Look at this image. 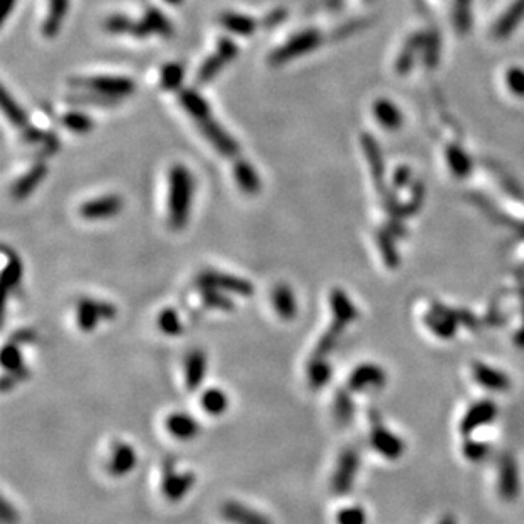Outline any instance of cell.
Listing matches in <instances>:
<instances>
[{"mask_svg":"<svg viewBox=\"0 0 524 524\" xmlns=\"http://www.w3.org/2000/svg\"><path fill=\"white\" fill-rule=\"evenodd\" d=\"M218 53L229 63L236 58L238 53H240V48H238V45L231 40V38H221L218 41Z\"/></svg>","mask_w":524,"mask_h":524,"instance_id":"obj_50","label":"cell"},{"mask_svg":"<svg viewBox=\"0 0 524 524\" xmlns=\"http://www.w3.org/2000/svg\"><path fill=\"white\" fill-rule=\"evenodd\" d=\"M36 333L33 331V329H21V331H17L14 336H12L11 341H14V343L17 345H28V343H34L36 341Z\"/></svg>","mask_w":524,"mask_h":524,"instance_id":"obj_53","label":"cell"},{"mask_svg":"<svg viewBox=\"0 0 524 524\" xmlns=\"http://www.w3.org/2000/svg\"><path fill=\"white\" fill-rule=\"evenodd\" d=\"M235 179L241 192L248 194V196H255V194L260 192V185L262 184H260L257 172L246 160H238L235 163Z\"/></svg>","mask_w":524,"mask_h":524,"instance_id":"obj_29","label":"cell"},{"mask_svg":"<svg viewBox=\"0 0 524 524\" xmlns=\"http://www.w3.org/2000/svg\"><path fill=\"white\" fill-rule=\"evenodd\" d=\"M143 19L148 23L151 33L153 34H160V36H163V38H170L173 34V28H172L170 21H168L157 7L146 9Z\"/></svg>","mask_w":524,"mask_h":524,"instance_id":"obj_38","label":"cell"},{"mask_svg":"<svg viewBox=\"0 0 524 524\" xmlns=\"http://www.w3.org/2000/svg\"><path fill=\"white\" fill-rule=\"evenodd\" d=\"M70 85L77 87L82 90H92V92H99L109 97L123 99L128 97L134 92V82L128 77H109V75H99V77H73L70 80Z\"/></svg>","mask_w":524,"mask_h":524,"instance_id":"obj_4","label":"cell"},{"mask_svg":"<svg viewBox=\"0 0 524 524\" xmlns=\"http://www.w3.org/2000/svg\"><path fill=\"white\" fill-rule=\"evenodd\" d=\"M358 28H362L360 21H357V23H348L346 26H343V28H341V29H338L336 36H348V34H352V33L357 31Z\"/></svg>","mask_w":524,"mask_h":524,"instance_id":"obj_56","label":"cell"},{"mask_svg":"<svg viewBox=\"0 0 524 524\" xmlns=\"http://www.w3.org/2000/svg\"><path fill=\"white\" fill-rule=\"evenodd\" d=\"M489 453H491V446L480 443V441L467 440L465 445H463V455L470 462H482Z\"/></svg>","mask_w":524,"mask_h":524,"instance_id":"obj_47","label":"cell"},{"mask_svg":"<svg viewBox=\"0 0 524 524\" xmlns=\"http://www.w3.org/2000/svg\"><path fill=\"white\" fill-rule=\"evenodd\" d=\"M158 328L163 335L167 336H180L184 331V323H182L180 314L173 307H167L158 314Z\"/></svg>","mask_w":524,"mask_h":524,"instance_id":"obj_37","label":"cell"},{"mask_svg":"<svg viewBox=\"0 0 524 524\" xmlns=\"http://www.w3.org/2000/svg\"><path fill=\"white\" fill-rule=\"evenodd\" d=\"M329 304H331L333 318L340 319V321L346 323L348 326L358 318L357 306L353 304L352 299L348 297V294L343 289L331 290V294H329Z\"/></svg>","mask_w":524,"mask_h":524,"instance_id":"obj_23","label":"cell"},{"mask_svg":"<svg viewBox=\"0 0 524 524\" xmlns=\"http://www.w3.org/2000/svg\"><path fill=\"white\" fill-rule=\"evenodd\" d=\"M226 63H228L226 60H224L223 56H221V55L218 53V51H216V53L212 55V56H209V58H207L206 62L202 63V67L199 68V72H197V79H196V80H197V84H199V85H206V84H209V82H211L212 79H214V77L218 75V73H219L221 70H223V67H224V65H226Z\"/></svg>","mask_w":524,"mask_h":524,"instance_id":"obj_40","label":"cell"},{"mask_svg":"<svg viewBox=\"0 0 524 524\" xmlns=\"http://www.w3.org/2000/svg\"><path fill=\"white\" fill-rule=\"evenodd\" d=\"M524 16V0H519L518 4H514L513 7L509 9L508 14L504 16V19L499 23V28H497V34H508L514 29V26H518L519 21L523 19Z\"/></svg>","mask_w":524,"mask_h":524,"instance_id":"obj_44","label":"cell"},{"mask_svg":"<svg viewBox=\"0 0 524 524\" xmlns=\"http://www.w3.org/2000/svg\"><path fill=\"white\" fill-rule=\"evenodd\" d=\"M179 99L182 107L192 116L196 123L211 116L209 104H207L206 99H204L201 94H197L194 89H182L179 92Z\"/></svg>","mask_w":524,"mask_h":524,"instance_id":"obj_25","label":"cell"},{"mask_svg":"<svg viewBox=\"0 0 524 524\" xmlns=\"http://www.w3.org/2000/svg\"><path fill=\"white\" fill-rule=\"evenodd\" d=\"M196 474L194 472H177L172 460H167L163 465V482L162 491L170 502H180L196 485Z\"/></svg>","mask_w":524,"mask_h":524,"instance_id":"obj_8","label":"cell"},{"mask_svg":"<svg viewBox=\"0 0 524 524\" xmlns=\"http://www.w3.org/2000/svg\"><path fill=\"white\" fill-rule=\"evenodd\" d=\"M197 126L204 136L209 140L211 145L214 146L221 155H224V157H229V158L238 157V153H240V145L235 141V138L229 136V134L224 131L223 126L218 124L214 119H212V116H209V118H206V119L197 121Z\"/></svg>","mask_w":524,"mask_h":524,"instance_id":"obj_9","label":"cell"},{"mask_svg":"<svg viewBox=\"0 0 524 524\" xmlns=\"http://www.w3.org/2000/svg\"><path fill=\"white\" fill-rule=\"evenodd\" d=\"M182 80H184V67L179 63H168L165 65L162 75H160V85L162 89L168 90H180L182 87Z\"/></svg>","mask_w":524,"mask_h":524,"instance_id":"obj_42","label":"cell"},{"mask_svg":"<svg viewBox=\"0 0 524 524\" xmlns=\"http://www.w3.org/2000/svg\"><path fill=\"white\" fill-rule=\"evenodd\" d=\"M387 384V374L375 363H363L350 375L346 387L352 392H365L368 389H382Z\"/></svg>","mask_w":524,"mask_h":524,"instance_id":"obj_10","label":"cell"},{"mask_svg":"<svg viewBox=\"0 0 524 524\" xmlns=\"http://www.w3.org/2000/svg\"><path fill=\"white\" fill-rule=\"evenodd\" d=\"M138 465V453L131 445L128 443H116L112 448L111 462L107 465V472L112 477H126L134 470Z\"/></svg>","mask_w":524,"mask_h":524,"instance_id":"obj_16","label":"cell"},{"mask_svg":"<svg viewBox=\"0 0 524 524\" xmlns=\"http://www.w3.org/2000/svg\"><path fill=\"white\" fill-rule=\"evenodd\" d=\"M358 469H360V453L355 448H346L341 452L338 458L336 470L331 479V489L338 496H345L353 489L355 479H357Z\"/></svg>","mask_w":524,"mask_h":524,"instance_id":"obj_6","label":"cell"},{"mask_svg":"<svg viewBox=\"0 0 524 524\" xmlns=\"http://www.w3.org/2000/svg\"><path fill=\"white\" fill-rule=\"evenodd\" d=\"M407 180H409V170H406V168H399L396 173V177H394V184H396L397 187H402V185L407 184Z\"/></svg>","mask_w":524,"mask_h":524,"instance_id":"obj_57","label":"cell"},{"mask_svg":"<svg viewBox=\"0 0 524 524\" xmlns=\"http://www.w3.org/2000/svg\"><path fill=\"white\" fill-rule=\"evenodd\" d=\"M521 492V479L516 458L511 453H504L499 460V494L504 501L513 502Z\"/></svg>","mask_w":524,"mask_h":524,"instance_id":"obj_11","label":"cell"},{"mask_svg":"<svg viewBox=\"0 0 524 524\" xmlns=\"http://www.w3.org/2000/svg\"><path fill=\"white\" fill-rule=\"evenodd\" d=\"M497 416V406L491 399H484L475 402L474 406L467 411L460 423V433L463 436H470L480 426L492 423Z\"/></svg>","mask_w":524,"mask_h":524,"instance_id":"obj_13","label":"cell"},{"mask_svg":"<svg viewBox=\"0 0 524 524\" xmlns=\"http://www.w3.org/2000/svg\"><path fill=\"white\" fill-rule=\"evenodd\" d=\"M219 23L224 29H228V31L235 34H240V36H251L258 28V23L253 17L236 14V12L231 11L223 12V14L219 16Z\"/></svg>","mask_w":524,"mask_h":524,"instance_id":"obj_26","label":"cell"},{"mask_svg":"<svg viewBox=\"0 0 524 524\" xmlns=\"http://www.w3.org/2000/svg\"><path fill=\"white\" fill-rule=\"evenodd\" d=\"M17 519H19V514L17 511L9 504V501H4L2 504V523L4 524H16Z\"/></svg>","mask_w":524,"mask_h":524,"instance_id":"obj_54","label":"cell"},{"mask_svg":"<svg viewBox=\"0 0 524 524\" xmlns=\"http://www.w3.org/2000/svg\"><path fill=\"white\" fill-rule=\"evenodd\" d=\"M46 134L48 133L41 131V129L28 126V128L23 129V141L28 143V145H41V143L45 141Z\"/></svg>","mask_w":524,"mask_h":524,"instance_id":"obj_51","label":"cell"},{"mask_svg":"<svg viewBox=\"0 0 524 524\" xmlns=\"http://www.w3.org/2000/svg\"><path fill=\"white\" fill-rule=\"evenodd\" d=\"M196 284L197 287H212L221 290V292L235 294L238 297H251L255 292L253 284L248 279H241V277L223 274V272L216 270L201 272L197 275Z\"/></svg>","mask_w":524,"mask_h":524,"instance_id":"obj_5","label":"cell"},{"mask_svg":"<svg viewBox=\"0 0 524 524\" xmlns=\"http://www.w3.org/2000/svg\"><path fill=\"white\" fill-rule=\"evenodd\" d=\"M75 318L77 326L84 333H90L97 329L101 323L112 321V319L118 318V307L112 302L85 297L77 304Z\"/></svg>","mask_w":524,"mask_h":524,"instance_id":"obj_3","label":"cell"},{"mask_svg":"<svg viewBox=\"0 0 524 524\" xmlns=\"http://www.w3.org/2000/svg\"><path fill=\"white\" fill-rule=\"evenodd\" d=\"M352 394L353 392L346 387L340 389L335 396V416L341 424H348L353 419L355 402Z\"/></svg>","mask_w":524,"mask_h":524,"instance_id":"obj_35","label":"cell"},{"mask_svg":"<svg viewBox=\"0 0 524 524\" xmlns=\"http://www.w3.org/2000/svg\"><path fill=\"white\" fill-rule=\"evenodd\" d=\"M285 19H287V11H284V9H275V11H272L270 14L263 19L262 24L265 29H272L277 28L279 24H282Z\"/></svg>","mask_w":524,"mask_h":524,"instance_id":"obj_52","label":"cell"},{"mask_svg":"<svg viewBox=\"0 0 524 524\" xmlns=\"http://www.w3.org/2000/svg\"><path fill=\"white\" fill-rule=\"evenodd\" d=\"M2 109L4 114L7 116V119L11 121L16 128L26 129L29 126V119L28 116H26V112L23 111V107L9 95L7 89H2Z\"/></svg>","mask_w":524,"mask_h":524,"instance_id":"obj_36","label":"cell"},{"mask_svg":"<svg viewBox=\"0 0 524 524\" xmlns=\"http://www.w3.org/2000/svg\"><path fill=\"white\" fill-rule=\"evenodd\" d=\"M323 36L318 29H306V31L294 34L285 45L279 46L275 51H272V55L268 56V63L272 67H282L290 60L299 58V56L309 53L321 45Z\"/></svg>","mask_w":524,"mask_h":524,"instance_id":"obj_2","label":"cell"},{"mask_svg":"<svg viewBox=\"0 0 524 524\" xmlns=\"http://www.w3.org/2000/svg\"><path fill=\"white\" fill-rule=\"evenodd\" d=\"M67 101L73 104V106H95V107H114L116 104L121 102V99L109 97V95H104L99 92H92V90H87V92H75L67 95Z\"/></svg>","mask_w":524,"mask_h":524,"instance_id":"obj_33","label":"cell"},{"mask_svg":"<svg viewBox=\"0 0 524 524\" xmlns=\"http://www.w3.org/2000/svg\"><path fill=\"white\" fill-rule=\"evenodd\" d=\"M4 253H6V258H7V265H6V270H4V292H6V296H9V294L12 292V290H16L17 287H19L21 280H23V262H21V258L17 257L16 251H11L7 248V246H4Z\"/></svg>","mask_w":524,"mask_h":524,"instance_id":"obj_27","label":"cell"},{"mask_svg":"<svg viewBox=\"0 0 524 524\" xmlns=\"http://www.w3.org/2000/svg\"><path fill=\"white\" fill-rule=\"evenodd\" d=\"M199 290H201L202 302L211 309L224 311V313L235 309V302L231 297L226 296V292H221V290L212 287H199Z\"/></svg>","mask_w":524,"mask_h":524,"instance_id":"obj_34","label":"cell"},{"mask_svg":"<svg viewBox=\"0 0 524 524\" xmlns=\"http://www.w3.org/2000/svg\"><path fill=\"white\" fill-rule=\"evenodd\" d=\"M165 2L170 4V6H180V4L184 2V0H165Z\"/></svg>","mask_w":524,"mask_h":524,"instance_id":"obj_59","label":"cell"},{"mask_svg":"<svg viewBox=\"0 0 524 524\" xmlns=\"http://www.w3.org/2000/svg\"><path fill=\"white\" fill-rule=\"evenodd\" d=\"M133 26H134V21L123 14H114V16L107 17L106 23H104V28L112 34H123V33L131 34Z\"/></svg>","mask_w":524,"mask_h":524,"instance_id":"obj_46","label":"cell"},{"mask_svg":"<svg viewBox=\"0 0 524 524\" xmlns=\"http://www.w3.org/2000/svg\"><path fill=\"white\" fill-rule=\"evenodd\" d=\"M333 368L326 358H309L307 363V382L314 391L326 387L331 382Z\"/></svg>","mask_w":524,"mask_h":524,"instance_id":"obj_28","label":"cell"},{"mask_svg":"<svg viewBox=\"0 0 524 524\" xmlns=\"http://www.w3.org/2000/svg\"><path fill=\"white\" fill-rule=\"evenodd\" d=\"M272 301H274L275 313L284 319V321H292L297 316V299L292 287L289 284H279L272 292Z\"/></svg>","mask_w":524,"mask_h":524,"instance_id":"obj_22","label":"cell"},{"mask_svg":"<svg viewBox=\"0 0 524 524\" xmlns=\"http://www.w3.org/2000/svg\"><path fill=\"white\" fill-rule=\"evenodd\" d=\"M472 374H474V379L482 385V387L489 389V391L494 392H506L509 391L511 387V380L508 374L504 372L497 370V368L485 365L482 362H475L472 365Z\"/></svg>","mask_w":524,"mask_h":524,"instance_id":"obj_18","label":"cell"},{"mask_svg":"<svg viewBox=\"0 0 524 524\" xmlns=\"http://www.w3.org/2000/svg\"><path fill=\"white\" fill-rule=\"evenodd\" d=\"M362 145L363 150H365L368 163H370L372 168V175H374V182L379 189V192L384 196H387L389 190L385 189V182H384V162H382V153H380L379 145H377L375 140L368 134H363L362 136Z\"/></svg>","mask_w":524,"mask_h":524,"instance_id":"obj_21","label":"cell"},{"mask_svg":"<svg viewBox=\"0 0 524 524\" xmlns=\"http://www.w3.org/2000/svg\"><path fill=\"white\" fill-rule=\"evenodd\" d=\"M62 124L75 134H89L94 129V121L79 111L67 112L62 118Z\"/></svg>","mask_w":524,"mask_h":524,"instance_id":"obj_39","label":"cell"},{"mask_svg":"<svg viewBox=\"0 0 524 524\" xmlns=\"http://www.w3.org/2000/svg\"><path fill=\"white\" fill-rule=\"evenodd\" d=\"M185 385L190 392H196L201 387L207 374V355L204 350H192L185 357Z\"/></svg>","mask_w":524,"mask_h":524,"instance_id":"obj_19","label":"cell"},{"mask_svg":"<svg viewBox=\"0 0 524 524\" xmlns=\"http://www.w3.org/2000/svg\"><path fill=\"white\" fill-rule=\"evenodd\" d=\"M165 426L173 438L180 441L196 440L201 435V424L187 413H172L165 421Z\"/></svg>","mask_w":524,"mask_h":524,"instance_id":"obj_17","label":"cell"},{"mask_svg":"<svg viewBox=\"0 0 524 524\" xmlns=\"http://www.w3.org/2000/svg\"><path fill=\"white\" fill-rule=\"evenodd\" d=\"M374 114L377 121L387 129H397L402 124V114L387 99H379L374 104Z\"/></svg>","mask_w":524,"mask_h":524,"instance_id":"obj_31","label":"cell"},{"mask_svg":"<svg viewBox=\"0 0 524 524\" xmlns=\"http://www.w3.org/2000/svg\"><path fill=\"white\" fill-rule=\"evenodd\" d=\"M508 85L513 94L524 97V70L521 68H511L508 72Z\"/></svg>","mask_w":524,"mask_h":524,"instance_id":"obj_49","label":"cell"},{"mask_svg":"<svg viewBox=\"0 0 524 524\" xmlns=\"http://www.w3.org/2000/svg\"><path fill=\"white\" fill-rule=\"evenodd\" d=\"M124 207V201L116 194L87 201L80 206V216L87 221H104L116 218Z\"/></svg>","mask_w":524,"mask_h":524,"instance_id":"obj_12","label":"cell"},{"mask_svg":"<svg viewBox=\"0 0 524 524\" xmlns=\"http://www.w3.org/2000/svg\"><path fill=\"white\" fill-rule=\"evenodd\" d=\"M377 243H379V248L382 251L385 265L392 268V270L397 268V265H399V255H397L396 243H394V236L391 233L385 231V229L380 231L379 235H377Z\"/></svg>","mask_w":524,"mask_h":524,"instance_id":"obj_41","label":"cell"},{"mask_svg":"<svg viewBox=\"0 0 524 524\" xmlns=\"http://www.w3.org/2000/svg\"><path fill=\"white\" fill-rule=\"evenodd\" d=\"M45 24H43V33L46 38H55L62 28L63 17L68 11V0H50V9Z\"/></svg>","mask_w":524,"mask_h":524,"instance_id":"obj_30","label":"cell"},{"mask_svg":"<svg viewBox=\"0 0 524 524\" xmlns=\"http://www.w3.org/2000/svg\"><path fill=\"white\" fill-rule=\"evenodd\" d=\"M221 516L231 524H274L263 513L238 501L224 502L221 508Z\"/></svg>","mask_w":524,"mask_h":524,"instance_id":"obj_15","label":"cell"},{"mask_svg":"<svg viewBox=\"0 0 524 524\" xmlns=\"http://www.w3.org/2000/svg\"><path fill=\"white\" fill-rule=\"evenodd\" d=\"M438 524H457V521H455V518H453V516H450V514H448V516L441 518Z\"/></svg>","mask_w":524,"mask_h":524,"instance_id":"obj_58","label":"cell"},{"mask_svg":"<svg viewBox=\"0 0 524 524\" xmlns=\"http://www.w3.org/2000/svg\"><path fill=\"white\" fill-rule=\"evenodd\" d=\"M201 406L207 414L211 416H221L228 411L229 407V397L223 389H207L201 397Z\"/></svg>","mask_w":524,"mask_h":524,"instance_id":"obj_32","label":"cell"},{"mask_svg":"<svg viewBox=\"0 0 524 524\" xmlns=\"http://www.w3.org/2000/svg\"><path fill=\"white\" fill-rule=\"evenodd\" d=\"M16 2L17 0H0V21H2V23H6L9 14L14 11Z\"/></svg>","mask_w":524,"mask_h":524,"instance_id":"obj_55","label":"cell"},{"mask_svg":"<svg viewBox=\"0 0 524 524\" xmlns=\"http://www.w3.org/2000/svg\"><path fill=\"white\" fill-rule=\"evenodd\" d=\"M336 524H367V513L360 506H346L336 514Z\"/></svg>","mask_w":524,"mask_h":524,"instance_id":"obj_45","label":"cell"},{"mask_svg":"<svg viewBox=\"0 0 524 524\" xmlns=\"http://www.w3.org/2000/svg\"><path fill=\"white\" fill-rule=\"evenodd\" d=\"M2 367L7 374H12V372H19L24 368V360H23V353H21L19 345L11 341L4 346L2 350Z\"/></svg>","mask_w":524,"mask_h":524,"instance_id":"obj_43","label":"cell"},{"mask_svg":"<svg viewBox=\"0 0 524 524\" xmlns=\"http://www.w3.org/2000/svg\"><path fill=\"white\" fill-rule=\"evenodd\" d=\"M46 173H48L46 163L40 162L34 165V167H31V170L24 173V175L12 185V197H14L16 201H23V199L31 196L38 185L45 180Z\"/></svg>","mask_w":524,"mask_h":524,"instance_id":"obj_20","label":"cell"},{"mask_svg":"<svg viewBox=\"0 0 524 524\" xmlns=\"http://www.w3.org/2000/svg\"><path fill=\"white\" fill-rule=\"evenodd\" d=\"M370 421H372L370 441L372 446L375 448V452H379L382 457L387 458V460H397V458H401L406 450L404 441L384 426L382 419H380V416L377 414L375 411H372Z\"/></svg>","mask_w":524,"mask_h":524,"instance_id":"obj_7","label":"cell"},{"mask_svg":"<svg viewBox=\"0 0 524 524\" xmlns=\"http://www.w3.org/2000/svg\"><path fill=\"white\" fill-rule=\"evenodd\" d=\"M346 328H348V324L340 321V319L333 318L331 326L328 328V331L324 333V335L321 336V340L318 341V345H316L314 353L311 355V358H326L328 360L329 355H331L333 350L336 348L340 338L343 336Z\"/></svg>","mask_w":524,"mask_h":524,"instance_id":"obj_24","label":"cell"},{"mask_svg":"<svg viewBox=\"0 0 524 524\" xmlns=\"http://www.w3.org/2000/svg\"><path fill=\"white\" fill-rule=\"evenodd\" d=\"M424 321H426V326L430 328L436 336L443 338V340H452L455 333H457L458 326L457 311H450L440 304L433 306V311L430 314H426Z\"/></svg>","mask_w":524,"mask_h":524,"instance_id":"obj_14","label":"cell"},{"mask_svg":"<svg viewBox=\"0 0 524 524\" xmlns=\"http://www.w3.org/2000/svg\"><path fill=\"white\" fill-rule=\"evenodd\" d=\"M448 163H450V167H452V170L455 172V175H458V177H465L470 170L469 158H467L465 153L460 150L452 148L448 151Z\"/></svg>","mask_w":524,"mask_h":524,"instance_id":"obj_48","label":"cell"},{"mask_svg":"<svg viewBox=\"0 0 524 524\" xmlns=\"http://www.w3.org/2000/svg\"><path fill=\"white\" fill-rule=\"evenodd\" d=\"M194 197V177L184 165H173L168 192V223L173 231H182L189 223Z\"/></svg>","mask_w":524,"mask_h":524,"instance_id":"obj_1","label":"cell"}]
</instances>
